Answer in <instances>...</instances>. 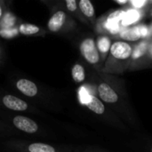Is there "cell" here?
Instances as JSON below:
<instances>
[{
  "mask_svg": "<svg viewBox=\"0 0 152 152\" xmlns=\"http://www.w3.org/2000/svg\"><path fill=\"white\" fill-rule=\"evenodd\" d=\"M76 26L73 18L64 10H55L47 21V29L52 33H66Z\"/></svg>",
  "mask_w": 152,
  "mask_h": 152,
  "instance_id": "1",
  "label": "cell"
},
{
  "mask_svg": "<svg viewBox=\"0 0 152 152\" xmlns=\"http://www.w3.org/2000/svg\"><path fill=\"white\" fill-rule=\"evenodd\" d=\"M80 53L84 59L92 65H97L100 62V53L94 38L87 37L84 39L79 45Z\"/></svg>",
  "mask_w": 152,
  "mask_h": 152,
  "instance_id": "2",
  "label": "cell"
},
{
  "mask_svg": "<svg viewBox=\"0 0 152 152\" xmlns=\"http://www.w3.org/2000/svg\"><path fill=\"white\" fill-rule=\"evenodd\" d=\"M110 51V57L111 59L123 62L127 61L133 54L132 46L126 41H116L112 43Z\"/></svg>",
  "mask_w": 152,
  "mask_h": 152,
  "instance_id": "3",
  "label": "cell"
},
{
  "mask_svg": "<svg viewBox=\"0 0 152 152\" xmlns=\"http://www.w3.org/2000/svg\"><path fill=\"white\" fill-rule=\"evenodd\" d=\"M12 124L14 127H16L18 130L24 132L26 134H36L39 129V126L36 121L28 117L20 115L15 116L12 118Z\"/></svg>",
  "mask_w": 152,
  "mask_h": 152,
  "instance_id": "4",
  "label": "cell"
},
{
  "mask_svg": "<svg viewBox=\"0 0 152 152\" xmlns=\"http://www.w3.org/2000/svg\"><path fill=\"white\" fill-rule=\"evenodd\" d=\"M2 103L6 109L13 111H25L28 109V104L25 101L11 94L4 95L2 98Z\"/></svg>",
  "mask_w": 152,
  "mask_h": 152,
  "instance_id": "5",
  "label": "cell"
},
{
  "mask_svg": "<svg viewBox=\"0 0 152 152\" xmlns=\"http://www.w3.org/2000/svg\"><path fill=\"white\" fill-rule=\"evenodd\" d=\"M15 86L17 90L27 97H35L38 94L37 86L28 78H20L16 81Z\"/></svg>",
  "mask_w": 152,
  "mask_h": 152,
  "instance_id": "6",
  "label": "cell"
},
{
  "mask_svg": "<svg viewBox=\"0 0 152 152\" xmlns=\"http://www.w3.org/2000/svg\"><path fill=\"white\" fill-rule=\"evenodd\" d=\"M98 94L103 102L107 103H115L118 101V95L117 92L107 83H100L97 86Z\"/></svg>",
  "mask_w": 152,
  "mask_h": 152,
  "instance_id": "7",
  "label": "cell"
},
{
  "mask_svg": "<svg viewBox=\"0 0 152 152\" xmlns=\"http://www.w3.org/2000/svg\"><path fill=\"white\" fill-rule=\"evenodd\" d=\"M78 9L84 18L89 20L91 23H94L95 20V10L94 6L90 0H80L77 2Z\"/></svg>",
  "mask_w": 152,
  "mask_h": 152,
  "instance_id": "8",
  "label": "cell"
},
{
  "mask_svg": "<svg viewBox=\"0 0 152 152\" xmlns=\"http://www.w3.org/2000/svg\"><path fill=\"white\" fill-rule=\"evenodd\" d=\"M85 104L91 111H93L95 114L102 115L105 112V107L103 103L94 95L88 94L85 101Z\"/></svg>",
  "mask_w": 152,
  "mask_h": 152,
  "instance_id": "9",
  "label": "cell"
},
{
  "mask_svg": "<svg viewBox=\"0 0 152 152\" xmlns=\"http://www.w3.org/2000/svg\"><path fill=\"white\" fill-rule=\"evenodd\" d=\"M18 31L20 35L30 37V36H43L45 31L38 26L30 23H21L18 27Z\"/></svg>",
  "mask_w": 152,
  "mask_h": 152,
  "instance_id": "10",
  "label": "cell"
},
{
  "mask_svg": "<svg viewBox=\"0 0 152 152\" xmlns=\"http://www.w3.org/2000/svg\"><path fill=\"white\" fill-rule=\"evenodd\" d=\"M64 4H65V8L67 10L66 12L70 16H73V17L78 19L79 20H81L84 23H87V20L84 18V16L82 15V13L80 12V11L78 9L77 1H76V0H65Z\"/></svg>",
  "mask_w": 152,
  "mask_h": 152,
  "instance_id": "11",
  "label": "cell"
},
{
  "mask_svg": "<svg viewBox=\"0 0 152 152\" xmlns=\"http://www.w3.org/2000/svg\"><path fill=\"white\" fill-rule=\"evenodd\" d=\"M27 152H58L53 146L44 142H32L27 145Z\"/></svg>",
  "mask_w": 152,
  "mask_h": 152,
  "instance_id": "12",
  "label": "cell"
},
{
  "mask_svg": "<svg viewBox=\"0 0 152 152\" xmlns=\"http://www.w3.org/2000/svg\"><path fill=\"white\" fill-rule=\"evenodd\" d=\"M71 76L76 83L79 84L84 82L86 79V70L84 66L80 63H75L71 69Z\"/></svg>",
  "mask_w": 152,
  "mask_h": 152,
  "instance_id": "13",
  "label": "cell"
},
{
  "mask_svg": "<svg viewBox=\"0 0 152 152\" xmlns=\"http://www.w3.org/2000/svg\"><path fill=\"white\" fill-rule=\"evenodd\" d=\"M120 37L128 41H136L141 38L137 27L132 28H125L120 32Z\"/></svg>",
  "mask_w": 152,
  "mask_h": 152,
  "instance_id": "14",
  "label": "cell"
},
{
  "mask_svg": "<svg viewBox=\"0 0 152 152\" xmlns=\"http://www.w3.org/2000/svg\"><path fill=\"white\" fill-rule=\"evenodd\" d=\"M140 18V13L138 11L136 10H130L127 12H126L123 20H122V23L124 26H128L132 23L136 22Z\"/></svg>",
  "mask_w": 152,
  "mask_h": 152,
  "instance_id": "15",
  "label": "cell"
},
{
  "mask_svg": "<svg viewBox=\"0 0 152 152\" xmlns=\"http://www.w3.org/2000/svg\"><path fill=\"white\" fill-rule=\"evenodd\" d=\"M99 53H106L110 48V41L107 37H101L96 43Z\"/></svg>",
  "mask_w": 152,
  "mask_h": 152,
  "instance_id": "16",
  "label": "cell"
},
{
  "mask_svg": "<svg viewBox=\"0 0 152 152\" xmlns=\"http://www.w3.org/2000/svg\"><path fill=\"white\" fill-rule=\"evenodd\" d=\"M146 50H147V45H146L145 42H142V43H141L134 50H133L132 57H134V59H136V58H138V57L143 55V54L145 53Z\"/></svg>",
  "mask_w": 152,
  "mask_h": 152,
  "instance_id": "17",
  "label": "cell"
},
{
  "mask_svg": "<svg viewBox=\"0 0 152 152\" xmlns=\"http://www.w3.org/2000/svg\"><path fill=\"white\" fill-rule=\"evenodd\" d=\"M131 4L134 8L139 9V8L143 7V5H145L147 4V1H145V0H133V1H131Z\"/></svg>",
  "mask_w": 152,
  "mask_h": 152,
  "instance_id": "18",
  "label": "cell"
},
{
  "mask_svg": "<svg viewBox=\"0 0 152 152\" xmlns=\"http://www.w3.org/2000/svg\"><path fill=\"white\" fill-rule=\"evenodd\" d=\"M137 28H138V31H139V34H140L141 37H144L147 36L148 28L146 26H139V27H137Z\"/></svg>",
  "mask_w": 152,
  "mask_h": 152,
  "instance_id": "19",
  "label": "cell"
},
{
  "mask_svg": "<svg viewBox=\"0 0 152 152\" xmlns=\"http://www.w3.org/2000/svg\"><path fill=\"white\" fill-rule=\"evenodd\" d=\"M5 6H4V3L3 1H0V20L2 19L3 15H4V12Z\"/></svg>",
  "mask_w": 152,
  "mask_h": 152,
  "instance_id": "20",
  "label": "cell"
},
{
  "mask_svg": "<svg viewBox=\"0 0 152 152\" xmlns=\"http://www.w3.org/2000/svg\"><path fill=\"white\" fill-rule=\"evenodd\" d=\"M115 2H116V3H118V4H127V3H128V1H126V0H123V1L116 0Z\"/></svg>",
  "mask_w": 152,
  "mask_h": 152,
  "instance_id": "21",
  "label": "cell"
},
{
  "mask_svg": "<svg viewBox=\"0 0 152 152\" xmlns=\"http://www.w3.org/2000/svg\"><path fill=\"white\" fill-rule=\"evenodd\" d=\"M0 56H1V47H0Z\"/></svg>",
  "mask_w": 152,
  "mask_h": 152,
  "instance_id": "22",
  "label": "cell"
},
{
  "mask_svg": "<svg viewBox=\"0 0 152 152\" xmlns=\"http://www.w3.org/2000/svg\"><path fill=\"white\" fill-rule=\"evenodd\" d=\"M151 152H152V148H151Z\"/></svg>",
  "mask_w": 152,
  "mask_h": 152,
  "instance_id": "23",
  "label": "cell"
}]
</instances>
